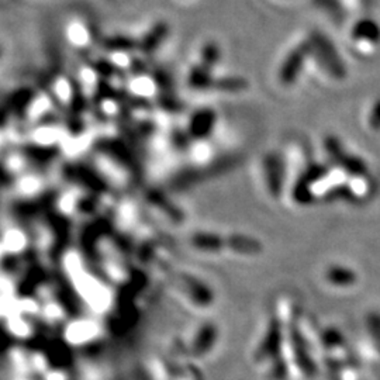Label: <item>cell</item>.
Wrapping results in <instances>:
<instances>
[{"mask_svg":"<svg viewBox=\"0 0 380 380\" xmlns=\"http://www.w3.org/2000/svg\"><path fill=\"white\" fill-rule=\"evenodd\" d=\"M265 172H266L269 190L272 192L273 196H277L282 190V182H283V169H282L280 161L276 157H268L265 159Z\"/></svg>","mask_w":380,"mask_h":380,"instance_id":"7a4b0ae2","label":"cell"},{"mask_svg":"<svg viewBox=\"0 0 380 380\" xmlns=\"http://www.w3.org/2000/svg\"><path fill=\"white\" fill-rule=\"evenodd\" d=\"M370 126L374 130L380 129V100L374 105L372 114H370Z\"/></svg>","mask_w":380,"mask_h":380,"instance_id":"277c9868","label":"cell"},{"mask_svg":"<svg viewBox=\"0 0 380 380\" xmlns=\"http://www.w3.org/2000/svg\"><path fill=\"white\" fill-rule=\"evenodd\" d=\"M306 53H307V48L306 47H300L297 50H294L289 57L287 60L284 61L283 64V68L280 71V79L284 82V84H293L297 78V74L301 68V64H303V60L306 57Z\"/></svg>","mask_w":380,"mask_h":380,"instance_id":"6da1fadb","label":"cell"},{"mask_svg":"<svg viewBox=\"0 0 380 380\" xmlns=\"http://www.w3.org/2000/svg\"><path fill=\"white\" fill-rule=\"evenodd\" d=\"M353 37L356 40L369 41V44H372V43H376L380 40V30L373 22L365 20V22H360L355 26Z\"/></svg>","mask_w":380,"mask_h":380,"instance_id":"3957f363","label":"cell"}]
</instances>
